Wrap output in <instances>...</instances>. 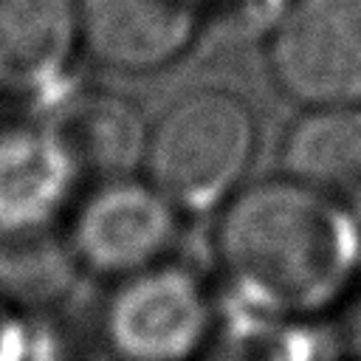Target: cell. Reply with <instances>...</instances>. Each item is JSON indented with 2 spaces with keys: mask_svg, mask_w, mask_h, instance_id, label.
I'll list each match as a JSON object with an SVG mask.
<instances>
[{
  "mask_svg": "<svg viewBox=\"0 0 361 361\" xmlns=\"http://www.w3.org/2000/svg\"><path fill=\"white\" fill-rule=\"evenodd\" d=\"M212 353H223L226 361H336L319 322L254 316L226 305Z\"/></svg>",
  "mask_w": 361,
  "mask_h": 361,
  "instance_id": "11",
  "label": "cell"
},
{
  "mask_svg": "<svg viewBox=\"0 0 361 361\" xmlns=\"http://www.w3.org/2000/svg\"><path fill=\"white\" fill-rule=\"evenodd\" d=\"M73 169L56 135H0V226L25 228L54 214Z\"/></svg>",
  "mask_w": 361,
  "mask_h": 361,
  "instance_id": "10",
  "label": "cell"
},
{
  "mask_svg": "<svg viewBox=\"0 0 361 361\" xmlns=\"http://www.w3.org/2000/svg\"><path fill=\"white\" fill-rule=\"evenodd\" d=\"M341 310H344V324L338 336V350L344 355L341 361H361V293L355 290V296Z\"/></svg>",
  "mask_w": 361,
  "mask_h": 361,
  "instance_id": "12",
  "label": "cell"
},
{
  "mask_svg": "<svg viewBox=\"0 0 361 361\" xmlns=\"http://www.w3.org/2000/svg\"><path fill=\"white\" fill-rule=\"evenodd\" d=\"M214 0H79V39L107 68L152 73L180 59Z\"/></svg>",
  "mask_w": 361,
  "mask_h": 361,
  "instance_id": "6",
  "label": "cell"
},
{
  "mask_svg": "<svg viewBox=\"0 0 361 361\" xmlns=\"http://www.w3.org/2000/svg\"><path fill=\"white\" fill-rule=\"evenodd\" d=\"M350 217H353V231H355V248H358V268H361V192L347 200Z\"/></svg>",
  "mask_w": 361,
  "mask_h": 361,
  "instance_id": "13",
  "label": "cell"
},
{
  "mask_svg": "<svg viewBox=\"0 0 361 361\" xmlns=\"http://www.w3.org/2000/svg\"><path fill=\"white\" fill-rule=\"evenodd\" d=\"M259 149L251 104L226 87L172 102L149 130L147 178L183 212L214 214L245 183Z\"/></svg>",
  "mask_w": 361,
  "mask_h": 361,
  "instance_id": "2",
  "label": "cell"
},
{
  "mask_svg": "<svg viewBox=\"0 0 361 361\" xmlns=\"http://www.w3.org/2000/svg\"><path fill=\"white\" fill-rule=\"evenodd\" d=\"M183 212L149 180H104L79 209L76 254L99 274L130 276L169 259Z\"/></svg>",
  "mask_w": 361,
  "mask_h": 361,
  "instance_id": "5",
  "label": "cell"
},
{
  "mask_svg": "<svg viewBox=\"0 0 361 361\" xmlns=\"http://www.w3.org/2000/svg\"><path fill=\"white\" fill-rule=\"evenodd\" d=\"M212 257L223 305L254 316L322 322L361 285L347 200L282 172L214 212Z\"/></svg>",
  "mask_w": 361,
  "mask_h": 361,
  "instance_id": "1",
  "label": "cell"
},
{
  "mask_svg": "<svg viewBox=\"0 0 361 361\" xmlns=\"http://www.w3.org/2000/svg\"><path fill=\"white\" fill-rule=\"evenodd\" d=\"M268 68L299 107L361 104V0H288L268 31Z\"/></svg>",
  "mask_w": 361,
  "mask_h": 361,
  "instance_id": "4",
  "label": "cell"
},
{
  "mask_svg": "<svg viewBox=\"0 0 361 361\" xmlns=\"http://www.w3.org/2000/svg\"><path fill=\"white\" fill-rule=\"evenodd\" d=\"M279 172L333 197L361 192V104L302 107L279 144Z\"/></svg>",
  "mask_w": 361,
  "mask_h": 361,
  "instance_id": "7",
  "label": "cell"
},
{
  "mask_svg": "<svg viewBox=\"0 0 361 361\" xmlns=\"http://www.w3.org/2000/svg\"><path fill=\"white\" fill-rule=\"evenodd\" d=\"M149 130L133 102L118 96L79 99L56 133L71 164L104 180L133 175L147 158Z\"/></svg>",
  "mask_w": 361,
  "mask_h": 361,
  "instance_id": "9",
  "label": "cell"
},
{
  "mask_svg": "<svg viewBox=\"0 0 361 361\" xmlns=\"http://www.w3.org/2000/svg\"><path fill=\"white\" fill-rule=\"evenodd\" d=\"M79 39V0H0V87L51 82Z\"/></svg>",
  "mask_w": 361,
  "mask_h": 361,
  "instance_id": "8",
  "label": "cell"
},
{
  "mask_svg": "<svg viewBox=\"0 0 361 361\" xmlns=\"http://www.w3.org/2000/svg\"><path fill=\"white\" fill-rule=\"evenodd\" d=\"M220 322L214 276L172 259L124 276L107 305V338L121 361H200L212 355Z\"/></svg>",
  "mask_w": 361,
  "mask_h": 361,
  "instance_id": "3",
  "label": "cell"
}]
</instances>
